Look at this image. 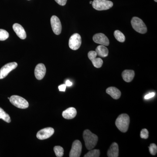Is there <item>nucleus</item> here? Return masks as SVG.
Instances as JSON below:
<instances>
[{
	"mask_svg": "<svg viewBox=\"0 0 157 157\" xmlns=\"http://www.w3.org/2000/svg\"><path fill=\"white\" fill-rule=\"evenodd\" d=\"M83 138L85 146L89 150L93 149L97 145L98 140V136L93 134L90 130H85L83 133Z\"/></svg>",
	"mask_w": 157,
	"mask_h": 157,
	"instance_id": "nucleus-1",
	"label": "nucleus"
},
{
	"mask_svg": "<svg viewBox=\"0 0 157 157\" xmlns=\"http://www.w3.org/2000/svg\"><path fill=\"white\" fill-rule=\"evenodd\" d=\"M130 117L126 113H123L119 116L116 121L115 124L121 132H126L128 129L130 124Z\"/></svg>",
	"mask_w": 157,
	"mask_h": 157,
	"instance_id": "nucleus-2",
	"label": "nucleus"
},
{
	"mask_svg": "<svg viewBox=\"0 0 157 157\" xmlns=\"http://www.w3.org/2000/svg\"><path fill=\"white\" fill-rule=\"evenodd\" d=\"M131 24L134 29L139 33L145 34L147 32L146 25L139 17H133L131 21Z\"/></svg>",
	"mask_w": 157,
	"mask_h": 157,
	"instance_id": "nucleus-3",
	"label": "nucleus"
},
{
	"mask_svg": "<svg viewBox=\"0 0 157 157\" xmlns=\"http://www.w3.org/2000/svg\"><path fill=\"white\" fill-rule=\"evenodd\" d=\"M92 4L93 8L98 11L108 10L113 6V3L107 0H94Z\"/></svg>",
	"mask_w": 157,
	"mask_h": 157,
	"instance_id": "nucleus-4",
	"label": "nucleus"
},
{
	"mask_svg": "<svg viewBox=\"0 0 157 157\" xmlns=\"http://www.w3.org/2000/svg\"><path fill=\"white\" fill-rule=\"evenodd\" d=\"M10 102L15 107L20 109H26L29 106L28 102L19 96L13 95L9 99Z\"/></svg>",
	"mask_w": 157,
	"mask_h": 157,
	"instance_id": "nucleus-5",
	"label": "nucleus"
},
{
	"mask_svg": "<svg viewBox=\"0 0 157 157\" xmlns=\"http://www.w3.org/2000/svg\"><path fill=\"white\" fill-rule=\"evenodd\" d=\"M82 39L81 36L78 33L73 34L69 40V45L72 50H76L81 46Z\"/></svg>",
	"mask_w": 157,
	"mask_h": 157,
	"instance_id": "nucleus-6",
	"label": "nucleus"
},
{
	"mask_svg": "<svg viewBox=\"0 0 157 157\" xmlns=\"http://www.w3.org/2000/svg\"><path fill=\"white\" fill-rule=\"evenodd\" d=\"M17 67V64L16 62L9 63L3 66L0 69V79L6 78L10 72L16 69Z\"/></svg>",
	"mask_w": 157,
	"mask_h": 157,
	"instance_id": "nucleus-7",
	"label": "nucleus"
},
{
	"mask_svg": "<svg viewBox=\"0 0 157 157\" xmlns=\"http://www.w3.org/2000/svg\"><path fill=\"white\" fill-rule=\"evenodd\" d=\"M82 149V145L79 140H76L73 142L72 148L70 153V157L80 156Z\"/></svg>",
	"mask_w": 157,
	"mask_h": 157,
	"instance_id": "nucleus-8",
	"label": "nucleus"
},
{
	"mask_svg": "<svg viewBox=\"0 0 157 157\" xmlns=\"http://www.w3.org/2000/svg\"><path fill=\"white\" fill-rule=\"evenodd\" d=\"M51 25L52 31L56 35H59L61 33L62 25L59 19L55 15L51 18Z\"/></svg>",
	"mask_w": 157,
	"mask_h": 157,
	"instance_id": "nucleus-9",
	"label": "nucleus"
},
{
	"mask_svg": "<svg viewBox=\"0 0 157 157\" xmlns=\"http://www.w3.org/2000/svg\"><path fill=\"white\" fill-rule=\"evenodd\" d=\"M54 133V130L52 128H45L38 132L36 137L39 140H45L51 137Z\"/></svg>",
	"mask_w": 157,
	"mask_h": 157,
	"instance_id": "nucleus-10",
	"label": "nucleus"
},
{
	"mask_svg": "<svg viewBox=\"0 0 157 157\" xmlns=\"http://www.w3.org/2000/svg\"><path fill=\"white\" fill-rule=\"evenodd\" d=\"M97 54L95 51H91L88 53V58L91 61L95 67L100 68L103 64V61L100 58H97Z\"/></svg>",
	"mask_w": 157,
	"mask_h": 157,
	"instance_id": "nucleus-11",
	"label": "nucleus"
},
{
	"mask_svg": "<svg viewBox=\"0 0 157 157\" xmlns=\"http://www.w3.org/2000/svg\"><path fill=\"white\" fill-rule=\"evenodd\" d=\"M94 42L101 45L108 46L109 45V40L108 38L104 34H96L94 35L93 38Z\"/></svg>",
	"mask_w": 157,
	"mask_h": 157,
	"instance_id": "nucleus-12",
	"label": "nucleus"
},
{
	"mask_svg": "<svg viewBox=\"0 0 157 157\" xmlns=\"http://www.w3.org/2000/svg\"><path fill=\"white\" fill-rule=\"evenodd\" d=\"M46 68L45 65L42 63L37 65L35 70V75L38 80H41L44 78L46 73Z\"/></svg>",
	"mask_w": 157,
	"mask_h": 157,
	"instance_id": "nucleus-13",
	"label": "nucleus"
},
{
	"mask_svg": "<svg viewBox=\"0 0 157 157\" xmlns=\"http://www.w3.org/2000/svg\"><path fill=\"white\" fill-rule=\"evenodd\" d=\"M13 29L16 33L17 36L21 39H25L26 38V33L23 27L19 24H14Z\"/></svg>",
	"mask_w": 157,
	"mask_h": 157,
	"instance_id": "nucleus-14",
	"label": "nucleus"
},
{
	"mask_svg": "<svg viewBox=\"0 0 157 157\" xmlns=\"http://www.w3.org/2000/svg\"><path fill=\"white\" fill-rule=\"evenodd\" d=\"M77 111L74 107H70L64 110L62 113L63 117L66 119L70 120L74 118L76 116Z\"/></svg>",
	"mask_w": 157,
	"mask_h": 157,
	"instance_id": "nucleus-15",
	"label": "nucleus"
},
{
	"mask_svg": "<svg viewBox=\"0 0 157 157\" xmlns=\"http://www.w3.org/2000/svg\"><path fill=\"white\" fill-rule=\"evenodd\" d=\"M107 156L118 157L119 155V147L117 143L113 142L110 146L107 151Z\"/></svg>",
	"mask_w": 157,
	"mask_h": 157,
	"instance_id": "nucleus-16",
	"label": "nucleus"
},
{
	"mask_svg": "<svg viewBox=\"0 0 157 157\" xmlns=\"http://www.w3.org/2000/svg\"><path fill=\"white\" fill-rule=\"evenodd\" d=\"M106 93L109 95L113 99L117 100L120 98L121 92L115 87H109L106 90Z\"/></svg>",
	"mask_w": 157,
	"mask_h": 157,
	"instance_id": "nucleus-17",
	"label": "nucleus"
},
{
	"mask_svg": "<svg viewBox=\"0 0 157 157\" xmlns=\"http://www.w3.org/2000/svg\"><path fill=\"white\" fill-rule=\"evenodd\" d=\"M135 76V72L132 70H125L122 73V76L124 80L128 82L132 81Z\"/></svg>",
	"mask_w": 157,
	"mask_h": 157,
	"instance_id": "nucleus-18",
	"label": "nucleus"
},
{
	"mask_svg": "<svg viewBox=\"0 0 157 157\" xmlns=\"http://www.w3.org/2000/svg\"><path fill=\"white\" fill-rule=\"evenodd\" d=\"M95 52L97 54V55L101 57H106L108 56V53H109L108 48L103 45L98 46L96 48Z\"/></svg>",
	"mask_w": 157,
	"mask_h": 157,
	"instance_id": "nucleus-19",
	"label": "nucleus"
},
{
	"mask_svg": "<svg viewBox=\"0 0 157 157\" xmlns=\"http://www.w3.org/2000/svg\"><path fill=\"white\" fill-rule=\"evenodd\" d=\"M0 119H2L8 123L11 122V118L9 114L6 113L1 107H0Z\"/></svg>",
	"mask_w": 157,
	"mask_h": 157,
	"instance_id": "nucleus-20",
	"label": "nucleus"
},
{
	"mask_svg": "<svg viewBox=\"0 0 157 157\" xmlns=\"http://www.w3.org/2000/svg\"><path fill=\"white\" fill-rule=\"evenodd\" d=\"M114 36L116 39L119 42H124L125 40L124 35L121 31L116 30L114 33Z\"/></svg>",
	"mask_w": 157,
	"mask_h": 157,
	"instance_id": "nucleus-21",
	"label": "nucleus"
},
{
	"mask_svg": "<svg viewBox=\"0 0 157 157\" xmlns=\"http://www.w3.org/2000/svg\"><path fill=\"white\" fill-rule=\"evenodd\" d=\"M100 156V151L98 149L90 151L84 156V157H99Z\"/></svg>",
	"mask_w": 157,
	"mask_h": 157,
	"instance_id": "nucleus-22",
	"label": "nucleus"
},
{
	"mask_svg": "<svg viewBox=\"0 0 157 157\" xmlns=\"http://www.w3.org/2000/svg\"><path fill=\"white\" fill-rule=\"evenodd\" d=\"M54 151L57 157H62L64 154V149L62 147L56 146L54 147Z\"/></svg>",
	"mask_w": 157,
	"mask_h": 157,
	"instance_id": "nucleus-23",
	"label": "nucleus"
},
{
	"mask_svg": "<svg viewBox=\"0 0 157 157\" xmlns=\"http://www.w3.org/2000/svg\"><path fill=\"white\" fill-rule=\"evenodd\" d=\"M9 33L7 31L0 29V41H5L9 37Z\"/></svg>",
	"mask_w": 157,
	"mask_h": 157,
	"instance_id": "nucleus-24",
	"label": "nucleus"
},
{
	"mask_svg": "<svg viewBox=\"0 0 157 157\" xmlns=\"http://www.w3.org/2000/svg\"><path fill=\"white\" fill-rule=\"evenodd\" d=\"M151 154L153 155H156L157 152V147L155 144H151L148 147Z\"/></svg>",
	"mask_w": 157,
	"mask_h": 157,
	"instance_id": "nucleus-25",
	"label": "nucleus"
},
{
	"mask_svg": "<svg viewBox=\"0 0 157 157\" xmlns=\"http://www.w3.org/2000/svg\"><path fill=\"white\" fill-rule=\"evenodd\" d=\"M140 136L143 139H147L149 137V132L147 129H142L140 132Z\"/></svg>",
	"mask_w": 157,
	"mask_h": 157,
	"instance_id": "nucleus-26",
	"label": "nucleus"
},
{
	"mask_svg": "<svg viewBox=\"0 0 157 157\" xmlns=\"http://www.w3.org/2000/svg\"><path fill=\"white\" fill-rule=\"evenodd\" d=\"M55 1L59 5H60V6H64L66 5L67 0H55Z\"/></svg>",
	"mask_w": 157,
	"mask_h": 157,
	"instance_id": "nucleus-27",
	"label": "nucleus"
},
{
	"mask_svg": "<svg viewBox=\"0 0 157 157\" xmlns=\"http://www.w3.org/2000/svg\"><path fill=\"white\" fill-rule=\"evenodd\" d=\"M155 96V93L154 92H152L150 93V94H148L146 95V96H145L144 97V99H146V100H148L149 99H150L153 97H154Z\"/></svg>",
	"mask_w": 157,
	"mask_h": 157,
	"instance_id": "nucleus-28",
	"label": "nucleus"
},
{
	"mask_svg": "<svg viewBox=\"0 0 157 157\" xmlns=\"http://www.w3.org/2000/svg\"><path fill=\"white\" fill-rule=\"evenodd\" d=\"M66 87H67V86L66 85V84H63L59 86V90L60 91L64 92L66 90Z\"/></svg>",
	"mask_w": 157,
	"mask_h": 157,
	"instance_id": "nucleus-29",
	"label": "nucleus"
},
{
	"mask_svg": "<svg viewBox=\"0 0 157 157\" xmlns=\"http://www.w3.org/2000/svg\"><path fill=\"white\" fill-rule=\"evenodd\" d=\"M72 84H73V83H72V82H70V80H68L66 81V85L67 86H70L72 85Z\"/></svg>",
	"mask_w": 157,
	"mask_h": 157,
	"instance_id": "nucleus-30",
	"label": "nucleus"
},
{
	"mask_svg": "<svg viewBox=\"0 0 157 157\" xmlns=\"http://www.w3.org/2000/svg\"><path fill=\"white\" fill-rule=\"evenodd\" d=\"M92 2H93L92 1H90V4H92Z\"/></svg>",
	"mask_w": 157,
	"mask_h": 157,
	"instance_id": "nucleus-31",
	"label": "nucleus"
},
{
	"mask_svg": "<svg viewBox=\"0 0 157 157\" xmlns=\"http://www.w3.org/2000/svg\"><path fill=\"white\" fill-rule=\"evenodd\" d=\"M154 1H155V2H157V0H154Z\"/></svg>",
	"mask_w": 157,
	"mask_h": 157,
	"instance_id": "nucleus-32",
	"label": "nucleus"
},
{
	"mask_svg": "<svg viewBox=\"0 0 157 157\" xmlns=\"http://www.w3.org/2000/svg\"></svg>",
	"mask_w": 157,
	"mask_h": 157,
	"instance_id": "nucleus-33",
	"label": "nucleus"
}]
</instances>
